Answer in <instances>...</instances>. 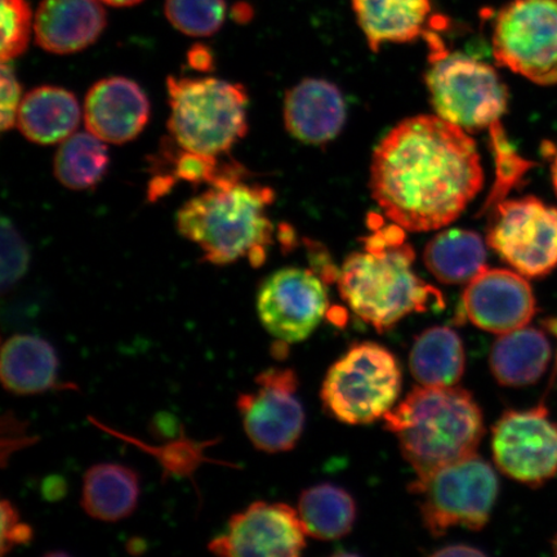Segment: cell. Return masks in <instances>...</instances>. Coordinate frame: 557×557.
Segmentation results:
<instances>
[{
	"instance_id": "cell-9",
	"label": "cell",
	"mask_w": 557,
	"mask_h": 557,
	"mask_svg": "<svg viewBox=\"0 0 557 557\" xmlns=\"http://www.w3.org/2000/svg\"><path fill=\"white\" fill-rule=\"evenodd\" d=\"M494 59L541 86L557 85V0H511L494 20Z\"/></svg>"
},
{
	"instance_id": "cell-4",
	"label": "cell",
	"mask_w": 557,
	"mask_h": 557,
	"mask_svg": "<svg viewBox=\"0 0 557 557\" xmlns=\"http://www.w3.org/2000/svg\"><path fill=\"white\" fill-rule=\"evenodd\" d=\"M383 421L417 476L476 455L484 436L482 409L456 386L417 387Z\"/></svg>"
},
{
	"instance_id": "cell-2",
	"label": "cell",
	"mask_w": 557,
	"mask_h": 557,
	"mask_svg": "<svg viewBox=\"0 0 557 557\" xmlns=\"http://www.w3.org/2000/svg\"><path fill=\"white\" fill-rule=\"evenodd\" d=\"M403 227L374 230L364 249L347 257L339 270V295L348 308L380 333L413 312L443 309L444 297L413 270L414 250Z\"/></svg>"
},
{
	"instance_id": "cell-14",
	"label": "cell",
	"mask_w": 557,
	"mask_h": 557,
	"mask_svg": "<svg viewBox=\"0 0 557 557\" xmlns=\"http://www.w3.org/2000/svg\"><path fill=\"white\" fill-rule=\"evenodd\" d=\"M299 513L285 504L257 500L233 515L225 533L209 543V552L226 557H295L306 547Z\"/></svg>"
},
{
	"instance_id": "cell-30",
	"label": "cell",
	"mask_w": 557,
	"mask_h": 557,
	"mask_svg": "<svg viewBox=\"0 0 557 557\" xmlns=\"http://www.w3.org/2000/svg\"><path fill=\"white\" fill-rule=\"evenodd\" d=\"M2 4V62L12 61L26 51L32 35V11L26 0H0Z\"/></svg>"
},
{
	"instance_id": "cell-29",
	"label": "cell",
	"mask_w": 557,
	"mask_h": 557,
	"mask_svg": "<svg viewBox=\"0 0 557 557\" xmlns=\"http://www.w3.org/2000/svg\"><path fill=\"white\" fill-rule=\"evenodd\" d=\"M165 16L189 37H211L224 25L225 0H165Z\"/></svg>"
},
{
	"instance_id": "cell-3",
	"label": "cell",
	"mask_w": 557,
	"mask_h": 557,
	"mask_svg": "<svg viewBox=\"0 0 557 557\" xmlns=\"http://www.w3.org/2000/svg\"><path fill=\"white\" fill-rule=\"evenodd\" d=\"M247 178H222L177 212L178 233L197 244L208 263L225 267L247 259L259 268L267 261L274 235L268 208L275 194Z\"/></svg>"
},
{
	"instance_id": "cell-20",
	"label": "cell",
	"mask_w": 557,
	"mask_h": 557,
	"mask_svg": "<svg viewBox=\"0 0 557 557\" xmlns=\"http://www.w3.org/2000/svg\"><path fill=\"white\" fill-rule=\"evenodd\" d=\"M59 368L58 352L45 338L13 334L3 343L0 379L10 394L40 395L61 387Z\"/></svg>"
},
{
	"instance_id": "cell-5",
	"label": "cell",
	"mask_w": 557,
	"mask_h": 557,
	"mask_svg": "<svg viewBox=\"0 0 557 557\" xmlns=\"http://www.w3.org/2000/svg\"><path fill=\"white\" fill-rule=\"evenodd\" d=\"M171 137L184 149L225 157L248 132V95L236 83L218 78L166 81Z\"/></svg>"
},
{
	"instance_id": "cell-11",
	"label": "cell",
	"mask_w": 557,
	"mask_h": 557,
	"mask_svg": "<svg viewBox=\"0 0 557 557\" xmlns=\"http://www.w3.org/2000/svg\"><path fill=\"white\" fill-rule=\"evenodd\" d=\"M255 383L253 392L240 394L236 400L249 442L269 455L294 449L305 429L296 372L290 368H269L257 375Z\"/></svg>"
},
{
	"instance_id": "cell-18",
	"label": "cell",
	"mask_w": 557,
	"mask_h": 557,
	"mask_svg": "<svg viewBox=\"0 0 557 557\" xmlns=\"http://www.w3.org/2000/svg\"><path fill=\"white\" fill-rule=\"evenodd\" d=\"M345 121L344 96L330 82L306 79L285 96V127L298 141L308 145L330 143L338 136Z\"/></svg>"
},
{
	"instance_id": "cell-6",
	"label": "cell",
	"mask_w": 557,
	"mask_h": 557,
	"mask_svg": "<svg viewBox=\"0 0 557 557\" xmlns=\"http://www.w3.org/2000/svg\"><path fill=\"white\" fill-rule=\"evenodd\" d=\"M401 369L386 347L357 344L334 363L323 383L322 400L339 422L367 424L385 417L398 400Z\"/></svg>"
},
{
	"instance_id": "cell-1",
	"label": "cell",
	"mask_w": 557,
	"mask_h": 557,
	"mask_svg": "<svg viewBox=\"0 0 557 557\" xmlns=\"http://www.w3.org/2000/svg\"><path fill=\"white\" fill-rule=\"evenodd\" d=\"M483 180L476 143L437 115L396 125L372 160L373 198L406 232L450 225L482 190Z\"/></svg>"
},
{
	"instance_id": "cell-16",
	"label": "cell",
	"mask_w": 557,
	"mask_h": 557,
	"mask_svg": "<svg viewBox=\"0 0 557 557\" xmlns=\"http://www.w3.org/2000/svg\"><path fill=\"white\" fill-rule=\"evenodd\" d=\"M150 102L136 82L111 76L90 87L85 101L87 131L103 143L123 145L149 122Z\"/></svg>"
},
{
	"instance_id": "cell-38",
	"label": "cell",
	"mask_w": 557,
	"mask_h": 557,
	"mask_svg": "<svg viewBox=\"0 0 557 557\" xmlns=\"http://www.w3.org/2000/svg\"><path fill=\"white\" fill-rule=\"evenodd\" d=\"M543 325H545L546 331L553 333L557 338V318L546 319L545 322H543Z\"/></svg>"
},
{
	"instance_id": "cell-35",
	"label": "cell",
	"mask_w": 557,
	"mask_h": 557,
	"mask_svg": "<svg viewBox=\"0 0 557 557\" xmlns=\"http://www.w3.org/2000/svg\"><path fill=\"white\" fill-rule=\"evenodd\" d=\"M484 553L471 546L456 545L441 549L435 556H483Z\"/></svg>"
},
{
	"instance_id": "cell-21",
	"label": "cell",
	"mask_w": 557,
	"mask_h": 557,
	"mask_svg": "<svg viewBox=\"0 0 557 557\" xmlns=\"http://www.w3.org/2000/svg\"><path fill=\"white\" fill-rule=\"evenodd\" d=\"M352 10L369 47L408 44L423 33L431 0H352Z\"/></svg>"
},
{
	"instance_id": "cell-37",
	"label": "cell",
	"mask_w": 557,
	"mask_h": 557,
	"mask_svg": "<svg viewBox=\"0 0 557 557\" xmlns=\"http://www.w3.org/2000/svg\"><path fill=\"white\" fill-rule=\"evenodd\" d=\"M100 2L113 7H131L141 3L143 0H100Z\"/></svg>"
},
{
	"instance_id": "cell-27",
	"label": "cell",
	"mask_w": 557,
	"mask_h": 557,
	"mask_svg": "<svg viewBox=\"0 0 557 557\" xmlns=\"http://www.w3.org/2000/svg\"><path fill=\"white\" fill-rule=\"evenodd\" d=\"M297 511L306 533L322 541L345 537L357 519V505L351 494L333 484H320L304 491Z\"/></svg>"
},
{
	"instance_id": "cell-15",
	"label": "cell",
	"mask_w": 557,
	"mask_h": 557,
	"mask_svg": "<svg viewBox=\"0 0 557 557\" xmlns=\"http://www.w3.org/2000/svg\"><path fill=\"white\" fill-rule=\"evenodd\" d=\"M537 310L532 285L515 270L485 268L462 296L465 318L479 330L496 334L527 326Z\"/></svg>"
},
{
	"instance_id": "cell-26",
	"label": "cell",
	"mask_w": 557,
	"mask_h": 557,
	"mask_svg": "<svg viewBox=\"0 0 557 557\" xmlns=\"http://www.w3.org/2000/svg\"><path fill=\"white\" fill-rule=\"evenodd\" d=\"M423 261L438 282L468 284L485 269V243L470 230H444L428 244Z\"/></svg>"
},
{
	"instance_id": "cell-13",
	"label": "cell",
	"mask_w": 557,
	"mask_h": 557,
	"mask_svg": "<svg viewBox=\"0 0 557 557\" xmlns=\"http://www.w3.org/2000/svg\"><path fill=\"white\" fill-rule=\"evenodd\" d=\"M329 306L325 282L313 270H277L264 278L257 294V312L264 330L285 344L309 338Z\"/></svg>"
},
{
	"instance_id": "cell-32",
	"label": "cell",
	"mask_w": 557,
	"mask_h": 557,
	"mask_svg": "<svg viewBox=\"0 0 557 557\" xmlns=\"http://www.w3.org/2000/svg\"><path fill=\"white\" fill-rule=\"evenodd\" d=\"M11 61L2 62V97H0V127L9 131L17 123L18 110L23 102V90L16 78Z\"/></svg>"
},
{
	"instance_id": "cell-40",
	"label": "cell",
	"mask_w": 557,
	"mask_h": 557,
	"mask_svg": "<svg viewBox=\"0 0 557 557\" xmlns=\"http://www.w3.org/2000/svg\"><path fill=\"white\" fill-rule=\"evenodd\" d=\"M553 548H554L555 555L557 556V535H556V537H555V540L553 542Z\"/></svg>"
},
{
	"instance_id": "cell-28",
	"label": "cell",
	"mask_w": 557,
	"mask_h": 557,
	"mask_svg": "<svg viewBox=\"0 0 557 557\" xmlns=\"http://www.w3.org/2000/svg\"><path fill=\"white\" fill-rule=\"evenodd\" d=\"M104 144L90 132L64 139L53 159L54 177L72 190H88L99 185L110 162Z\"/></svg>"
},
{
	"instance_id": "cell-39",
	"label": "cell",
	"mask_w": 557,
	"mask_h": 557,
	"mask_svg": "<svg viewBox=\"0 0 557 557\" xmlns=\"http://www.w3.org/2000/svg\"><path fill=\"white\" fill-rule=\"evenodd\" d=\"M553 183H554L555 190L557 193V152H556V156L554 159V164H553Z\"/></svg>"
},
{
	"instance_id": "cell-8",
	"label": "cell",
	"mask_w": 557,
	"mask_h": 557,
	"mask_svg": "<svg viewBox=\"0 0 557 557\" xmlns=\"http://www.w3.org/2000/svg\"><path fill=\"white\" fill-rule=\"evenodd\" d=\"M426 86L436 115L466 132L496 125L506 113L507 88L496 69L470 55H434Z\"/></svg>"
},
{
	"instance_id": "cell-7",
	"label": "cell",
	"mask_w": 557,
	"mask_h": 557,
	"mask_svg": "<svg viewBox=\"0 0 557 557\" xmlns=\"http://www.w3.org/2000/svg\"><path fill=\"white\" fill-rule=\"evenodd\" d=\"M410 490L420 497L424 527L441 537L451 528L483 529L496 505L499 482L492 466L472 455L417 476Z\"/></svg>"
},
{
	"instance_id": "cell-31",
	"label": "cell",
	"mask_w": 557,
	"mask_h": 557,
	"mask_svg": "<svg viewBox=\"0 0 557 557\" xmlns=\"http://www.w3.org/2000/svg\"><path fill=\"white\" fill-rule=\"evenodd\" d=\"M30 253L23 236L9 219L2 220V290L7 294L29 269Z\"/></svg>"
},
{
	"instance_id": "cell-24",
	"label": "cell",
	"mask_w": 557,
	"mask_h": 557,
	"mask_svg": "<svg viewBox=\"0 0 557 557\" xmlns=\"http://www.w3.org/2000/svg\"><path fill=\"white\" fill-rule=\"evenodd\" d=\"M141 486L138 473L121 463H99L83 476L82 507L88 517L116 522L136 511Z\"/></svg>"
},
{
	"instance_id": "cell-22",
	"label": "cell",
	"mask_w": 557,
	"mask_h": 557,
	"mask_svg": "<svg viewBox=\"0 0 557 557\" xmlns=\"http://www.w3.org/2000/svg\"><path fill=\"white\" fill-rule=\"evenodd\" d=\"M81 123V108L74 94L61 87L44 86L27 94L17 115V127L30 143L61 144Z\"/></svg>"
},
{
	"instance_id": "cell-34",
	"label": "cell",
	"mask_w": 557,
	"mask_h": 557,
	"mask_svg": "<svg viewBox=\"0 0 557 557\" xmlns=\"http://www.w3.org/2000/svg\"><path fill=\"white\" fill-rule=\"evenodd\" d=\"M187 61L194 70L201 73L212 72L214 66L212 51L205 45L193 46L191 50L187 52Z\"/></svg>"
},
{
	"instance_id": "cell-33",
	"label": "cell",
	"mask_w": 557,
	"mask_h": 557,
	"mask_svg": "<svg viewBox=\"0 0 557 557\" xmlns=\"http://www.w3.org/2000/svg\"><path fill=\"white\" fill-rule=\"evenodd\" d=\"M2 555L13 548L27 545L33 540V528L23 521L15 505L4 499L2 503Z\"/></svg>"
},
{
	"instance_id": "cell-10",
	"label": "cell",
	"mask_w": 557,
	"mask_h": 557,
	"mask_svg": "<svg viewBox=\"0 0 557 557\" xmlns=\"http://www.w3.org/2000/svg\"><path fill=\"white\" fill-rule=\"evenodd\" d=\"M486 243L519 274L546 276L557 268V208L533 197L500 201Z\"/></svg>"
},
{
	"instance_id": "cell-17",
	"label": "cell",
	"mask_w": 557,
	"mask_h": 557,
	"mask_svg": "<svg viewBox=\"0 0 557 557\" xmlns=\"http://www.w3.org/2000/svg\"><path fill=\"white\" fill-rule=\"evenodd\" d=\"M99 0H41L34 21L35 41L54 54H72L92 46L107 27Z\"/></svg>"
},
{
	"instance_id": "cell-12",
	"label": "cell",
	"mask_w": 557,
	"mask_h": 557,
	"mask_svg": "<svg viewBox=\"0 0 557 557\" xmlns=\"http://www.w3.org/2000/svg\"><path fill=\"white\" fill-rule=\"evenodd\" d=\"M494 462L505 475L541 486L557 475V423L541 406L507 410L492 431Z\"/></svg>"
},
{
	"instance_id": "cell-19",
	"label": "cell",
	"mask_w": 557,
	"mask_h": 557,
	"mask_svg": "<svg viewBox=\"0 0 557 557\" xmlns=\"http://www.w3.org/2000/svg\"><path fill=\"white\" fill-rule=\"evenodd\" d=\"M150 165L148 197L151 201L164 197L180 181L191 186H212L226 177H249V171L236 160L184 149L171 136L160 144Z\"/></svg>"
},
{
	"instance_id": "cell-36",
	"label": "cell",
	"mask_w": 557,
	"mask_h": 557,
	"mask_svg": "<svg viewBox=\"0 0 557 557\" xmlns=\"http://www.w3.org/2000/svg\"><path fill=\"white\" fill-rule=\"evenodd\" d=\"M232 15L236 23H247L252 17L253 11L247 3H238L234 5Z\"/></svg>"
},
{
	"instance_id": "cell-23",
	"label": "cell",
	"mask_w": 557,
	"mask_h": 557,
	"mask_svg": "<svg viewBox=\"0 0 557 557\" xmlns=\"http://www.w3.org/2000/svg\"><path fill=\"white\" fill-rule=\"evenodd\" d=\"M552 344L545 332L522 329L499 334L491 351L490 364L499 385L522 387L533 385L547 371Z\"/></svg>"
},
{
	"instance_id": "cell-25",
	"label": "cell",
	"mask_w": 557,
	"mask_h": 557,
	"mask_svg": "<svg viewBox=\"0 0 557 557\" xmlns=\"http://www.w3.org/2000/svg\"><path fill=\"white\" fill-rule=\"evenodd\" d=\"M461 337L449 326H433L420 334L409 355V367L421 386H456L465 373Z\"/></svg>"
}]
</instances>
